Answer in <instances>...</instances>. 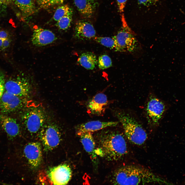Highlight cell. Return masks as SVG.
Instances as JSON below:
<instances>
[{"label":"cell","mask_w":185,"mask_h":185,"mask_svg":"<svg viewBox=\"0 0 185 185\" xmlns=\"http://www.w3.org/2000/svg\"><path fill=\"white\" fill-rule=\"evenodd\" d=\"M111 182L115 185L169 184L164 179L144 167L127 165L116 169Z\"/></svg>","instance_id":"6da1fadb"},{"label":"cell","mask_w":185,"mask_h":185,"mask_svg":"<svg viewBox=\"0 0 185 185\" xmlns=\"http://www.w3.org/2000/svg\"><path fill=\"white\" fill-rule=\"evenodd\" d=\"M124 135L117 131L103 130L95 136L96 153L107 160L116 161L125 156L128 148Z\"/></svg>","instance_id":"7a4b0ae2"},{"label":"cell","mask_w":185,"mask_h":185,"mask_svg":"<svg viewBox=\"0 0 185 185\" xmlns=\"http://www.w3.org/2000/svg\"><path fill=\"white\" fill-rule=\"evenodd\" d=\"M114 115L122 124L125 136L132 143L137 145L143 144L147 137L142 125L128 113L118 109L113 111Z\"/></svg>","instance_id":"3957f363"},{"label":"cell","mask_w":185,"mask_h":185,"mask_svg":"<svg viewBox=\"0 0 185 185\" xmlns=\"http://www.w3.org/2000/svg\"><path fill=\"white\" fill-rule=\"evenodd\" d=\"M22 118L27 130L31 133H35L40 130L45 124L46 113L41 105H31L27 106Z\"/></svg>","instance_id":"277c9868"},{"label":"cell","mask_w":185,"mask_h":185,"mask_svg":"<svg viewBox=\"0 0 185 185\" xmlns=\"http://www.w3.org/2000/svg\"><path fill=\"white\" fill-rule=\"evenodd\" d=\"M122 26L114 36L116 43V51L132 52L137 50L139 43L134 33L128 25L123 14L121 15Z\"/></svg>","instance_id":"5b68a950"},{"label":"cell","mask_w":185,"mask_h":185,"mask_svg":"<svg viewBox=\"0 0 185 185\" xmlns=\"http://www.w3.org/2000/svg\"><path fill=\"white\" fill-rule=\"evenodd\" d=\"M5 91L23 97L29 95L31 84L29 76L22 72L5 81Z\"/></svg>","instance_id":"8992f818"},{"label":"cell","mask_w":185,"mask_h":185,"mask_svg":"<svg viewBox=\"0 0 185 185\" xmlns=\"http://www.w3.org/2000/svg\"><path fill=\"white\" fill-rule=\"evenodd\" d=\"M166 109V105L164 101L153 95H150L145 107L149 124L153 126L158 125Z\"/></svg>","instance_id":"52a82bcc"},{"label":"cell","mask_w":185,"mask_h":185,"mask_svg":"<svg viewBox=\"0 0 185 185\" xmlns=\"http://www.w3.org/2000/svg\"><path fill=\"white\" fill-rule=\"evenodd\" d=\"M39 137L45 151L52 150L59 144L61 134L55 124L48 123L44 124L40 130Z\"/></svg>","instance_id":"ba28073f"},{"label":"cell","mask_w":185,"mask_h":185,"mask_svg":"<svg viewBox=\"0 0 185 185\" xmlns=\"http://www.w3.org/2000/svg\"><path fill=\"white\" fill-rule=\"evenodd\" d=\"M25 97H20L5 91L0 99V110L4 114L18 110L25 104Z\"/></svg>","instance_id":"9c48e42d"},{"label":"cell","mask_w":185,"mask_h":185,"mask_svg":"<svg viewBox=\"0 0 185 185\" xmlns=\"http://www.w3.org/2000/svg\"><path fill=\"white\" fill-rule=\"evenodd\" d=\"M47 175L53 184L65 185L71 178L72 171L68 165L61 164L49 168Z\"/></svg>","instance_id":"30bf717a"},{"label":"cell","mask_w":185,"mask_h":185,"mask_svg":"<svg viewBox=\"0 0 185 185\" xmlns=\"http://www.w3.org/2000/svg\"><path fill=\"white\" fill-rule=\"evenodd\" d=\"M24 153L31 168L35 169L40 165L42 159L41 145L38 142L28 143L24 149Z\"/></svg>","instance_id":"8fae6325"},{"label":"cell","mask_w":185,"mask_h":185,"mask_svg":"<svg viewBox=\"0 0 185 185\" xmlns=\"http://www.w3.org/2000/svg\"><path fill=\"white\" fill-rule=\"evenodd\" d=\"M57 39L55 34L51 31L36 27L33 31L31 40L33 45L40 47L51 44Z\"/></svg>","instance_id":"7c38bea8"},{"label":"cell","mask_w":185,"mask_h":185,"mask_svg":"<svg viewBox=\"0 0 185 185\" xmlns=\"http://www.w3.org/2000/svg\"><path fill=\"white\" fill-rule=\"evenodd\" d=\"M108 103L106 96L102 93H98L88 101L87 106L88 112L93 115L103 116Z\"/></svg>","instance_id":"4fadbf2b"},{"label":"cell","mask_w":185,"mask_h":185,"mask_svg":"<svg viewBox=\"0 0 185 185\" xmlns=\"http://www.w3.org/2000/svg\"><path fill=\"white\" fill-rule=\"evenodd\" d=\"M96 32L93 25L85 20H81L76 23L75 28L74 36L80 40H87L94 38Z\"/></svg>","instance_id":"5bb4252c"},{"label":"cell","mask_w":185,"mask_h":185,"mask_svg":"<svg viewBox=\"0 0 185 185\" xmlns=\"http://www.w3.org/2000/svg\"><path fill=\"white\" fill-rule=\"evenodd\" d=\"M116 122H102L99 121H92L79 124L76 126L77 134L79 135L87 132H92L103 129L106 127L116 126Z\"/></svg>","instance_id":"9a60e30c"},{"label":"cell","mask_w":185,"mask_h":185,"mask_svg":"<svg viewBox=\"0 0 185 185\" xmlns=\"http://www.w3.org/2000/svg\"><path fill=\"white\" fill-rule=\"evenodd\" d=\"M0 122L9 138L12 139L19 134L20 127L16 119L6 116H1Z\"/></svg>","instance_id":"2e32d148"},{"label":"cell","mask_w":185,"mask_h":185,"mask_svg":"<svg viewBox=\"0 0 185 185\" xmlns=\"http://www.w3.org/2000/svg\"><path fill=\"white\" fill-rule=\"evenodd\" d=\"M74 3L79 13L86 18L92 16L98 4L95 0H74Z\"/></svg>","instance_id":"e0dca14e"},{"label":"cell","mask_w":185,"mask_h":185,"mask_svg":"<svg viewBox=\"0 0 185 185\" xmlns=\"http://www.w3.org/2000/svg\"><path fill=\"white\" fill-rule=\"evenodd\" d=\"M79 136L84 149L90 155L93 162L96 163V143L91 132H86Z\"/></svg>","instance_id":"ac0fdd59"},{"label":"cell","mask_w":185,"mask_h":185,"mask_svg":"<svg viewBox=\"0 0 185 185\" xmlns=\"http://www.w3.org/2000/svg\"><path fill=\"white\" fill-rule=\"evenodd\" d=\"M79 63L83 67L88 70H93L97 63L96 56L90 52L82 54L78 59Z\"/></svg>","instance_id":"d6986e66"},{"label":"cell","mask_w":185,"mask_h":185,"mask_svg":"<svg viewBox=\"0 0 185 185\" xmlns=\"http://www.w3.org/2000/svg\"><path fill=\"white\" fill-rule=\"evenodd\" d=\"M14 2L25 17L30 16L35 11L36 7L33 0H14Z\"/></svg>","instance_id":"ffe728a7"},{"label":"cell","mask_w":185,"mask_h":185,"mask_svg":"<svg viewBox=\"0 0 185 185\" xmlns=\"http://www.w3.org/2000/svg\"><path fill=\"white\" fill-rule=\"evenodd\" d=\"M94 40L101 45L110 49H114L115 51L116 43L114 36L112 38L109 37H95Z\"/></svg>","instance_id":"44dd1931"},{"label":"cell","mask_w":185,"mask_h":185,"mask_svg":"<svg viewBox=\"0 0 185 185\" xmlns=\"http://www.w3.org/2000/svg\"><path fill=\"white\" fill-rule=\"evenodd\" d=\"M72 12L60 18L56 24V26L60 30H66L70 26L72 20Z\"/></svg>","instance_id":"7402d4cb"},{"label":"cell","mask_w":185,"mask_h":185,"mask_svg":"<svg viewBox=\"0 0 185 185\" xmlns=\"http://www.w3.org/2000/svg\"><path fill=\"white\" fill-rule=\"evenodd\" d=\"M72 12V9L67 5H64L59 7L56 10L53 16V19L58 21L64 16Z\"/></svg>","instance_id":"603a6c76"},{"label":"cell","mask_w":185,"mask_h":185,"mask_svg":"<svg viewBox=\"0 0 185 185\" xmlns=\"http://www.w3.org/2000/svg\"><path fill=\"white\" fill-rule=\"evenodd\" d=\"M97 63L99 68L104 69L111 67L112 66L111 59L108 55H102L99 57Z\"/></svg>","instance_id":"cb8c5ba5"},{"label":"cell","mask_w":185,"mask_h":185,"mask_svg":"<svg viewBox=\"0 0 185 185\" xmlns=\"http://www.w3.org/2000/svg\"><path fill=\"white\" fill-rule=\"evenodd\" d=\"M5 76L4 73L0 71V99L5 91Z\"/></svg>","instance_id":"d4e9b609"},{"label":"cell","mask_w":185,"mask_h":185,"mask_svg":"<svg viewBox=\"0 0 185 185\" xmlns=\"http://www.w3.org/2000/svg\"><path fill=\"white\" fill-rule=\"evenodd\" d=\"M118 10L120 13L124 12L127 0H116Z\"/></svg>","instance_id":"484cf974"},{"label":"cell","mask_w":185,"mask_h":185,"mask_svg":"<svg viewBox=\"0 0 185 185\" xmlns=\"http://www.w3.org/2000/svg\"><path fill=\"white\" fill-rule=\"evenodd\" d=\"M141 4L144 6H150L156 4L159 0H137Z\"/></svg>","instance_id":"4316f807"},{"label":"cell","mask_w":185,"mask_h":185,"mask_svg":"<svg viewBox=\"0 0 185 185\" xmlns=\"http://www.w3.org/2000/svg\"><path fill=\"white\" fill-rule=\"evenodd\" d=\"M11 42V39L9 38L4 40L1 49L4 50L8 48L10 45Z\"/></svg>","instance_id":"83f0119b"},{"label":"cell","mask_w":185,"mask_h":185,"mask_svg":"<svg viewBox=\"0 0 185 185\" xmlns=\"http://www.w3.org/2000/svg\"><path fill=\"white\" fill-rule=\"evenodd\" d=\"M51 0H37L38 4L41 7H44Z\"/></svg>","instance_id":"f1b7e54d"},{"label":"cell","mask_w":185,"mask_h":185,"mask_svg":"<svg viewBox=\"0 0 185 185\" xmlns=\"http://www.w3.org/2000/svg\"><path fill=\"white\" fill-rule=\"evenodd\" d=\"M8 38V34L4 31H0V38L3 40Z\"/></svg>","instance_id":"f546056e"},{"label":"cell","mask_w":185,"mask_h":185,"mask_svg":"<svg viewBox=\"0 0 185 185\" xmlns=\"http://www.w3.org/2000/svg\"><path fill=\"white\" fill-rule=\"evenodd\" d=\"M11 0H0V2L2 3H8Z\"/></svg>","instance_id":"4dcf8cb0"},{"label":"cell","mask_w":185,"mask_h":185,"mask_svg":"<svg viewBox=\"0 0 185 185\" xmlns=\"http://www.w3.org/2000/svg\"><path fill=\"white\" fill-rule=\"evenodd\" d=\"M4 40L0 38V48H1L3 45V42Z\"/></svg>","instance_id":"1f68e13d"},{"label":"cell","mask_w":185,"mask_h":185,"mask_svg":"<svg viewBox=\"0 0 185 185\" xmlns=\"http://www.w3.org/2000/svg\"><path fill=\"white\" fill-rule=\"evenodd\" d=\"M1 116H0V120H1Z\"/></svg>","instance_id":"d6a6232c"}]
</instances>
